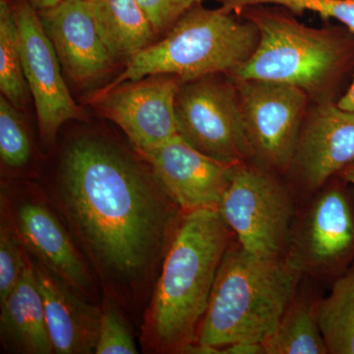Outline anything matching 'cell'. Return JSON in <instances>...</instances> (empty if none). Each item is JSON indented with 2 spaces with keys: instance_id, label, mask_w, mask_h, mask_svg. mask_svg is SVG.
Instances as JSON below:
<instances>
[{
  "instance_id": "31",
  "label": "cell",
  "mask_w": 354,
  "mask_h": 354,
  "mask_svg": "<svg viewBox=\"0 0 354 354\" xmlns=\"http://www.w3.org/2000/svg\"><path fill=\"white\" fill-rule=\"evenodd\" d=\"M0 2H11L10 0H0Z\"/></svg>"
},
{
  "instance_id": "5",
  "label": "cell",
  "mask_w": 354,
  "mask_h": 354,
  "mask_svg": "<svg viewBox=\"0 0 354 354\" xmlns=\"http://www.w3.org/2000/svg\"><path fill=\"white\" fill-rule=\"evenodd\" d=\"M244 10L259 31V41L245 64L230 74L232 79L286 84L312 94L335 81L348 64L353 48L344 37L283 13Z\"/></svg>"
},
{
  "instance_id": "26",
  "label": "cell",
  "mask_w": 354,
  "mask_h": 354,
  "mask_svg": "<svg viewBox=\"0 0 354 354\" xmlns=\"http://www.w3.org/2000/svg\"><path fill=\"white\" fill-rule=\"evenodd\" d=\"M158 37L167 34L183 14L203 0H138Z\"/></svg>"
},
{
  "instance_id": "29",
  "label": "cell",
  "mask_w": 354,
  "mask_h": 354,
  "mask_svg": "<svg viewBox=\"0 0 354 354\" xmlns=\"http://www.w3.org/2000/svg\"><path fill=\"white\" fill-rule=\"evenodd\" d=\"M38 11L46 10L58 6L62 0H27Z\"/></svg>"
},
{
  "instance_id": "1",
  "label": "cell",
  "mask_w": 354,
  "mask_h": 354,
  "mask_svg": "<svg viewBox=\"0 0 354 354\" xmlns=\"http://www.w3.org/2000/svg\"><path fill=\"white\" fill-rule=\"evenodd\" d=\"M58 198L106 286L145 278L165 253L181 209L155 176L99 136L72 140L62 158Z\"/></svg>"
},
{
  "instance_id": "20",
  "label": "cell",
  "mask_w": 354,
  "mask_h": 354,
  "mask_svg": "<svg viewBox=\"0 0 354 354\" xmlns=\"http://www.w3.org/2000/svg\"><path fill=\"white\" fill-rule=\"evenodd\" d=\"M314 302L295 298L276 329L262 342L265 354L329 353Z\"/></svg>"
},
{
  "instance_id": "19",
  "label": "cell",
  "mask_w": 354,
  "mask_h": 354,
  "mask_svg": "<svg viewBox=\"0 0 354 354\" xmlns=\"http://www.w3.org/2000/svg\"><path fill=\"white\" fill-rule=\"evenodd\" d=\"M319 327L330 354H354V264L314 302Z\"/></svg>"
},
{
  "instance_id": "24",
  "label": "cell",
  "mask_w": 354,
  "mask_h": 354,
  "mask_svg": "<svg viewBox=\"0 0 354 354\" xmlns=\"http://www.w3.org/2000/svg\"><path fill=\"white\" fill-rule=\"evenodd\" d=\"M95 353H138L127 320L113 302H106L102 306L101 324Z\"/></svg>"
},
{
  "instance_id": "6",
  "label": "cell",
  "mask_w": 354,
  "mask_h": 354,
  "mask_svg": "<svg viewBox=\"0 0 354 354\" xmlns=\"http://www.w3.org/2000/svg\"><path fill=\"white\" fill-rule=\"evenodd\" d=\"M218 211L248 252L285 255L295 203L274 171L247 162L235 165Z\"/></svg>"
},
{
  "instance_id": "16",
  "label": "cell",
  "mask_w": 354,
  "mask_h": 354,
  "mask_svg": "<svg viewBox=\"0 0 354 354\" xmlns=\"http://www.w3.org/2000/svg\"><path fill=\"white\" fill-rule=\"evenodd\" d=\"M15 227L23 244L39 263L70 288L90 297L93 283L88 267L64 225L46 204L22 203L16 212Z\"/></svg>"
},
{
  "instance_id": "2",
  "label": "cell",
  "mask_w": 354,
  "mask_h": 354,
  "mask_svg": "<svg viewBox=\"0 0 354 354\" xmlns=\"http://www.w3.org/2000/svg\"><path fill=\"white\" fill-rule=\"evenodd\" d=\"M234 232L218 209L181 212L143 326L147 349L183 353L196 341Z\"/></svg>"
},
{
  "instance_id": "23",
  "label": "cell",
  "mask_w": 354,
  "mask_h": 354,
  "mask_svg": "<svg viewBox=\"0 0 354 354\" xmlns=\"http://www.w3.org/2000/svg\"><path fill=\"white\" fill-rule=\"evenodd\" d=\"M27 260V254L23 249V242L15 225L8 227L6 214V216L2 214L0 230V302H3L19 283Z\"/></svg>"
},
{
  "instance_id": "11",
  "label": "cell",
  "mask_w": 354,
  "mask_h": 354,
  "mask_svg": "<svg viewBox=\"0 0 354 354\" xmlns=\"http://www.w3.org/2000/svg\"><path fill=\"white\" fill-rule=\"evenodd\" d=\"M12 6L26 82L36 106L39 134L46 143H53L62 125L81 120L83 111L70 94L39 11L27 0H15Z\"/></svg>"
},
{
  "instance_id": "7",
  "label": "cell",
  "mask_w": 354,
  "mask_h": 354,
  "mask_svg": "<svg viewBox=\"0 0 354 354\" xmlns=\"http://www.w3.org/2000/svg\"><path fill=\"white\" fill-rule=\"evenodd\" d=\"M176 116L179 136L199 152L225 164L250 160L234 81L214 74L181 84Z\"/></svg>"
},
{
  "instance_id": "15",
  "label": "cell",
  "mask_w": 354,
  "mask_h": 354,
  "mask_svg": "<svg viewBox=\"0 0 354 354\" xmlns=\"http://www.w3.org/2000/svg\"><path fill=\"white\" fill-rule=\"evenodd\" d=\"M35 276L43 297L46 326L53 353H95L99 337L102 307L88 304L75 290L44 267L34 264Z\"/></svg>"
},
{
  "instance_id": "14",
  "label": "cell",
  "mask_w": 354,
  "mask_h": 354,
  "mask_svg": "<svg viewBox=\"0 0 354 354\" xmlns=\"http://www.w3.org/2000/svg\"><path fill=\"white\" fill-rule=\"evenodd\" d=\"M354 162V113L326 102L302 124L290 167L308 191H318L330 177Z\"/></svg>"
},
{
  "instance_id": "10",
  "label": "cell",
  "mask_w": 354,
  "mask_h": 354,
  "mask_svg": "<svg viewBox=\"0 0 354 354\" xmlns=\"http://www.w3.org/2000/svg\"><path fill=\"white\" fill-rule=\"evenodd\" d=\"M180 85L176 76H149L97 91L90 104L142 152L179 136L176 99Z\"/></svg>"
},
{
  "instance_id": "8",
  "label": "cell",
  "mask_w": 354,
  "mask_h": 354,
  "mask_svg": "<svg viewBox=\"0 0 354 354\" xmlns=\"http://www.w3.org/2000/svg\"><path fill=\"white\" fill-rule=\"evenodd\" d=\"M239 94L250 160L272 171L290 169L306 93L286 84L232 79Z\"/></svg>"
},
{
  "instance_id": "25",
  "label": "cell",
  "mask_w": 354,
  "mask_h": 354,
  "mask_svg": "<svg viewBox=\"0 0 354 354\" xmlns=\"http://www.w3.org/2000/svg\"><path fill=\"white\" fill-rule=\"evenodd\" d=\"M272 6L285 7L295 14L317 13L325 19H335L354 34V0H268Z\"/></svg>"
},
{
  "instance_id": "12",
  "label": "cell",
  "mask_w": 354,
  "mask_h": 354,
  "mask_svg": "<svg viewBox=\"0 0 354 354\" xmlns=\"http://www.w3.org/2000/svg\"><path fill=\"white\" fill-rule=\"evenodd\" d=\"M138 153L183 212L218 209L236 165L204 155L180 136Z\"/></svg>"
},
{
  "instance_id": "21",
  "label": "cell",
  "mask_w": 354,
  "mask_h": 354,
  "mask_svg": "<svg viewBox=\"0 0 354 354\" xmlns=\"http://www.w3.org/2000/svg\"><path fill=\"white\" fill-rule=\"evenodd\" d=\"M27 87L12 1L0 2V91L20 109L25 106Z\"/></svg>"
},
{
  "instance_id": "28",
  "label": "cell",
  "mask_w": 354,
  "mask_h": 354,
  "mask_svg": "<svg viewBox=\"0 0 354 354\" xmlns=\"http://www.w3.org/2000/svg\"><path fill=\"white\" fill-rule=\"evenodd\" d=\"M337 104L339 108L344 109V111L354 113V77L353 83L349 86L348 90L346 91V94L342 95Z\"/></svg>"
},
{
  "instance_id": "9",
  "label": "cell",
  "mask_w": 354,
  "mask_h": 354,
  "mask_svg": "<svg viewBox=\"0 0 354 354\" xmlns=\"http://www.w3.org/2000/svg\"><path fill=\"white\" fill-rule=\"evenodd\" d=\"M354 255V214L341 188L317 191L311 203L295 216L285 256L310 276L337 274Z\"/></svg>"
},
{
  "instance_id": "30",
  "label": "cell",
  "mask_w": 354,
  "mask_h": 354,
  "mask_svg": "<svg viewBox=\"0 0 354 354\" xmlns=\"http://www.w3.org/2000/svg\"><path fill=\"white\" fill-rule=\"evenodd\" d=\"M344 181L354 186V162L339 172Z\"/></svg>"
},
{
  "instance_id": "18",
  "label": "cell",
  "mask_w": 354,
  "mask_h": 354,
  "mask_svg": "<svg viewBox=\"0 0 354 354\" xmlns=\"http://www.w3.org/2000/svg\"><path fill=\"white\" fill-rule=\"evenodd\" d=\"M97 32L114 62L131 59L157 41L138 0H92Z\"/></svg>"
},
{
  "instance_id": "17",
  "label": "cell",
  "mask_w": 354,
  "mask_h": 354,
  "mask_svg": "<svg viewBox=\"0 0 354 354\" xmlns=\"http://www.w3.org/2000/svg\"><path fill=\"white\" fill-rule=\"evenodd\" d=\"M0 333L7 348L20 353H53L43 297L29 258L18 285L1 302Z\"/></svg>"
},
{
  "instance_id": "3",
  "label": "cell",
  "mask_w": 354,
  "mask_h": 354,
  "mask_svg": "<svg viewBox=\"0 0 354 354\" xmlns=\"http://www.w3.org/2000/svg\"><path fill=\"white\" fill-rule=\"evenodd\" d=\"M302 276L285 255H256L232 241L195 342L221 351L235 342L262 344L297 297Z\"/></svg>"
},
{
  "instance_id": "13",
  "label": "cell",
  "mask_w": 354,
  "mask_h": 354,
  "mask_svg": "<svg viewBox=\"0 0 354 354\" xmlns=\"http://www.w3.org/2000/svg\"><path fill=\"white\" fill-rule=\"evenodd\" d=\"M39 14L69 80L88 86L111 71L115 62L97 32L92 0H62Z\"/></svg>"
},
{
  "instance_id": "22",
  "label": "cell",
  "mask_w": 354,
  "mask_h": 354,
  "mask_svg": "<svg viewBox=\"0 0 354 354\" xmlns=\"http://www.w3.org/2000/svg\"><path fill=\"white\" fill-rule=\"evenodd\" d=\"M31 141L25 121L6 97H0V158L10 169H20L31 157Z\"/></svg>"
},
{
  "instance_id": "4",
  "label": "cell",
  "mask_w": 354,
  "mask_h": 354,
  "mask_svg": "<svg viewBox=\"0 0 354 354\" xmlns=\"http://www.w3.org/2000/svg\"><path fill=\"white\" fill-rule=\"evenodd\" d=\"M221 8L193 6L156 41L127 62L102 90L153 75H171L181 84L214 74H232L252 55L259 31L252 21L241 22Z\"/></svg>"
},
{
  "instance_id": "27",
  "label": "cell",
  "mask_w": 354,
  "mask_h": 354,
  "mask_svg": "<svg viewBox=\"0 0 354 354\" xmlns=\"http://www.w3.org/2000/svg\"><path fill=\"white\" fill-rule=\"evenodd\" d=\"M221 354H265L261 342H239L221 348Z\"/></svg>"
}]
</instances>
